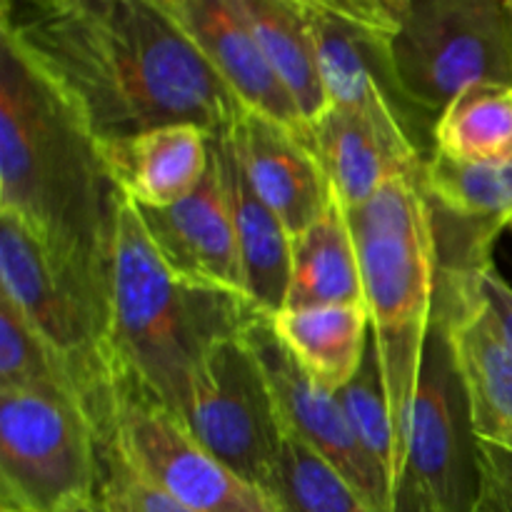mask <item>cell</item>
I'll list each match as a JSON object with an SVG mask.
<instances>
[{"label": "cell", "instance_id": "17", "mask_svg": "<svg viewBox=\"0 0 512 512\" xmlns=\"http://www.w3.org/2000/svg\"><path fill=\"white\" fill-rule=\"evenodd\" d=\"M138 213L155 250L175 275L245 295L233 210L215 153L208 175L193 195L170 208H138Z\"/></svg>", "mask_w": 512, "mask_h": 512}, {"label": "cell", "instance_id": "23", "mask_svg": "<svg viewBox=\"0 0 512 512\" xmlns=\"http://www.w3.org/2000/svg\"><path fill=\"white\" fill-rule=\"evenodd\" d=\"M233 5L263 48L270 68L293 95L305 123L313 125L330 103L305 0H233Z\"/></svg>", "mask_w": 512, "mask_h": 512}, {"label": "cell", "instance_id": "32", "mask_svg": "<svg viewBox=\"0 0 512 512\" xmlns=\"http://www.w3.org/2000/svg\"><path fill=\"white\" fill-rule=\"evenodd\" d=\"M505 5H508V15H510V55H512V3L510 0H505Z\"/></svg>", "mask_w": 512, "mask_h": 512}, {"label": "cell", "instance_id": "33", "mask_svg": "<svg viewBox=\"0 0 512 512\" xmlns=\"http://www.w3.org/2000/svg\"><path fill=\"white\" fill-rule=\"evenodd\" d=\"M0 512H10V510H0Z\"/></svg>", "mask_w": 512, "mask_h": 512}, {"label": "cell", "instance_id": "26", "mask_svg": "<svg viewBox=\"0 0 512 512\" xmlns=\"http://www.w3.org/2000/svg\"><path fill=\"white\" fill-rule=\"evenodd\" d=\"M345 418H348L350 430L358 440L360 450L368 455L370 463L383 473L393 490L395 478H398L400 458H398V440H395L393 418H390L388 390H385L383 370H380L378 348L370 335L368 350L360 373L335 393Z\"/></svg>", "mask_w": 512, "mask_h": 512}, {"label": "cell", "instance_id": "18", "mask_svg": "<svg viewBox=\"0 0 512 512\" xmlns=\"http://www.w3.org/2000/svg\"><path fill=\"white\" fill-rule=\"evenodd\" d=\"M230 138L248 183L283 220L290 238L308 230L333 205V185L300 135L240 105Z\"/></svg>", "mask_w": 512, "mask_h": 512}, {"label": "cell", "instance_id": "31", "mask_svg": "<svg viewBox=\"0 0 512 512\" xmlns=\"http://www.w3.org/2000/svg\"><path fill=\"white\" fill-rule=\"evenodd\" d=\"M68 512H105V510L100 508V505H98V500H95V503L80 505V508H73V510H68Z\"/></svg>", "mask_w": 512, "mask_h": 512}, {"label": "cell", "instance_id": "3", "mask_svg": "<svg viewBox=\"0 0 512 512\" xmlns=\"http://www.w3.org/2000/svg\"><path fill=\"white\" fill-rule=\"evenodd\" d=\"M260 315L245 295L175 275L155 250L138 208L123 200L110 315L118 400H145L180 418L210 350L243 335Z\"/></svg>", "mask_w": 512, "mask_h": 512}, {"label": "cell", "instance_id": "22", "mask_svg": "<svg viewBox=\"0 0 512 512\" xmlns=\"http://www.w3.org/2000/svg\"><path fill=\"white\" fill-rule=\"evenodd\" d=\"M270 323L300 368L328 393L343 390L363 368L370 343L365 305L283 310Z\"/></svg>", "mask_w": 512, "mask_h": 512}, {"label": "cell", "instance_id": "6", "mask_svg": "<svg viewBox=\"0 0 512 512\" xmlns=\"http://www.w3.org/2000/svg\"><path fill=\"white\" fill-rule=\"evenodd\" d=\"M478 450L450 323L435 308L403 465L393 485V512H475Z\"/></svg>", "mask_w": 512, "mask_h": 512}, {"label": "cell", "instance_id": "27", "mask_svg": "<svg viewBox=\"0 0 512 512\" xmlns=\"http://www.w3.org/2000/svg\"><path fill=\"white\" fill-rule=\"evenodd\" d=\"M0 390H45L78 398L73 378L28 320L0 295Z\"/></svg>", "mask_w": 512, "mask_h": 512}, {"label": "cell", "instance_id": "25", "mask_svg": "<svg viewBox=\"0 0 512 512\" xmlns=\"http://www.w3.org/2000/svg\"><path fill=\"white\" fill-rule=\"evenodd\" d=\"M265 493L280 512H373L335 465L293 435Z\"/></svg>", "mask_w": 512, "mask_h": 512}, {"label": "cell", "instance_id": "2", "mask_svg": "<svg viewBox=\"0 0 512 512\" xmlns=\"http://www.w3.org/2000/svg\"><path fill=\"white\" fill-rule=\"evenodd\" d=\"M123 200L98 140L0 38V213L28 228L58 278L108 328Z\"/></svg>", "mask_w": 512, "mask_h": 512}, {"label": "cell", "instance_id": "5", "mask_svg": "<svg viewBox=\"0 0 512 512\" xmlns=\"http://www.w3.org/2000/svg\"><path fill=\"white\" fill-rule=\"evenodd\" d=\"M100 435L65 393L0 390V510L68 512L98 500Z\"/></svg>", "mask_w": 512, "mask_h": 512}, {"label": "cell", "instance_id": "14", "mask_svg": "<svg viewBox=\"0 0 512 512\" xmlns=\"http://www.w3.org/2000/svg\"><path fill=\"white\" fill-rule=\"evenodd\" d=\"M310 148L343 208H360L390 180L425 163L393 103L380 93L360 108L328 105L310 125Z\"/></svg>", "mask_w": 512, "mask_h": 512}, {"label": "cell", "instance_id": "8", "mask_svg": "<svg viewBox=\"0 0 512 512\" xmlns=\"http://www.w3.org/2000/svg\"><path fill=\"white\" fill-rule=\"evenodd\" d=\"M398 88L438 118L463 90L512 85L505 0H408L390 40Z\"/></svg>", "mask_w": 512, "mask_h": 512}, {"label": "cell", "instance_id": "15", "mask_svg": "<svg viewBox=\"0 0 512 512\" xmlns=\"http://www.w3.org/2000/svg\"><path fill=\"white\" fill-rule=\"evenodd\" d=\"M480 278L483 273L470 278L438 275L435 308L450 323L475 438L512 453V353L485 305Z\"/></svg>", "mask_w": 512, "mask_h": 512}, {"label": "cell", "instance_id": "16", "mask_svg": "<svg viewBox=\"0 0 512 512\" xmlns=\"http://www.w3.org/2000/svg\"><path fill=\"white\" fill-rule=\"evenodd\" d=\"M243 108L275 120L310 145V125L275 75L233 0H160Z\"/></svg>", "mask_w": 512, "mask_h": 512}, {"label": "cell", "instance_id": "12", "mask_svg": "<svg viewBox=\"0 0 512 512\" xmlns=\"http://www.w3.org/2000/svg\"><path fill=\"white\" fill-rule=\"evenodd\" d=\"M245 340L258 355L265 378L273 388L285 435H293L335 465L370 510L393 512V490L383 473L360 450L338 398L320 388L300 368L298 360L273 330L268 315L253 320V325L245 330Z\"/></svg>", "mask_w": 512, "mask_h": 512}, {"label": "cell", "instance_id": "21", "mask_svg": "<svg viewBox=\"0 0 512 512\" xmlns=\"http://www.w3.org/2000/svg\"><path fill=\"white\" fill-rule=\"evenodd\" d=\"M330 305H365L358 248L338 195L323 218L293 238L285 298V310Z\"/></svg>", "mask_w": 512, "mask_h": 512}, {"label": "cell", "instance_id": "1", "mask_svg": "<svg viewBox=\"0 0 512 512\" xmlns=\"http://www.w3.org/2000/svg\"><path fill=\"white\" fill-rule=\"evenodd\" d=\"M0 38L98 143L173 123L220 133L240 110L160 0H0Z\"/></svg>", "mask_w": 512, "mask_h": 512}, {"label": "cell", "instance_id": "13", "mask_svg": "<svg viewBox=\"0 0 512 512\" xmlns=\"http://www.w3.org/2000/svg\"><path fill=\"white\" fill-rule=\"evenodd\" d=\"M440 275L493 268L495 238L512 223V158L458 163L433 153L423 170Z\"/></svg>", "mask_w": 512, "mask_h": 512}, {"label": "cell", "instance_id": "11", "mask_svg": "<svg viewBox=\"0 0 512 512\" xmlns=\"http://www.w3.org/2000/svg\"><path fill=\"white\" fill-rule=\"evenodd\" d=\"M113 448L120 458L195 512H280L268 493L225 468L168 410L120 398Z\"/></svg>", "mask_w": 512, "mask_h": 512}, {"label": "cell", "instance_id": "4", "mask_svg": "<svg viewBox=\"0 0 512 512\" xmlns=\"http://www.w3.org/2000/svg\"><path fill=\"white\" fill-rule=\"evenodd\" d=\"M423 170L425 163L390 180L360 208H345L400 465L438 298V248Z\"/></svg>", "mask_w": 512, "mask_h": 512}, {"label": "cell", "instance_id": "10", "mask_svg": "<svg viewBox=\"0 0 512 512\" xmlns=\"http://www.w3.org/2000/svg\"><path fill=\"white\" fill-rule=\"evenodd\" d=\"M405 3L408 0H305V10L328 103L360 108L373 95H385L423 158L430 160L435 125L423 120L430 113L415 108L400 93L390 55V40L403 20Z\"/></svg>", "mask_w": 512, "mask_h": 512}, {"label": "cell", "instance_id": "24", "mask_svg": "<svg viewBox=\"0 0 512 512\" xmlns=\"http://www.w3.org/2000/svg\"><path fill=\"white\" fill-rule=\"evenodd\" d=\"M433 148L458 163L512 158V85L480 83L463 90L435 118Z\"/></svg>", "mask_w": 512, "mask_h": 512}, {"label": "cell", "instance_id": "30", "mask_svg": "<svg viewBox=\"0 0 512 512\" xmlns=\"http://www.w3.org/2000/svg\"><path fill=\"white\" fill-rule=\"evenodd\" d=\"M480 293H483L485 305L493 313L495 325H498L500 335H503L505 345H508V350L512 353V285L493 265L480 278Z\"/></svg>", "mask_w": 512, "mask_h": 512}, {"label": "cell", "instance_id": "7", "mask_svg": "<svg viewBox=\"0 0 512 512\" xmlns=\"http://www.w3.org/2000/svg\"><path fill=\"white\" fill-rule=\"evenodd\" d=\"M0 295L28 320L58 355L100 443L113 438L118 413V378L110 350V328L80 300L50 265L38 240L13 215L0 213Z\"/></svg>", "mask_w": 512, "mask_h": 512}, {"label": "cell", "instance_id": "9", "mask_svg": "<svg viewBox=\"0 0 512 512\" xmlns=\"http://www.w3.org/2000/svg\"><path fill=\"white\" fill-rule=\"evenodd\" d=\"M178 420L225 468L268 490L280 465L285 428L273 388L245 333L210 350Z\"/></svg>", "mask_w": 512, "mask_h": 512}, {"label": "cell", "instance_id": "20", "mask_svg": "<svg viewBox=\"0 0 512 512\" xmlns=\"http://www.w3.org/2000/svg\"><path fill=\"white\" fill-rule=\"evenodd\" d=\"M210 143L228 188L240 263H243L245 295L260 313L275 318L285 310V298H288L293 238L283 220L260 200L253 185L248 183V175L230 138V128L213 133Z\"/></svg>", "mask_w": 512, "mask_h": 512}, {"label": "cell", "instance_id": "29", "mask_svg": "<svg viewBox=\"0 0 512 512\" xmlns=\"http://www.w3.org/2000/svg\"><path fill=\"white\" fill-rule=\"evenodd\" d=\"M480 495L475 512H512V453L480 443Z\"/></svg>", "mask_w": 512, "mask_h": 512}, {"label": "cell", "instance_id": "34", "mask_svg": "<svg viewBox=\"0 0 512 512\" xmlns=\"http://www.w3.org/2000/svg\"><path fill=\"white\" fill-rule=\"evenodd\" d=\"M510 230H512V223H510Z\"/></svg>", "mask_w": 512, "mask_h": 512}, {"label": "cell", "instance_id": "35", "mask_svg": "<svg viewBox=\"0 0 512 512\" xmlns=\"http://www.w3.org/2000/svg\"><path fill=\"white\" fill-rule=\"evenodd\" d=\"M510 3H512V0H510Z\"/></svg>", "mask_w": 512, "mask_h": 512}, {"label": "cell", "instance_id": "28", "mask_svg": "<svg viewBox=\"0 0 512 512\" xmlns=\"http://www.w3.org/2000/svg\"><path fill=\"white\" fill-rule=\"evenodd\" d=\"M98 505L105 512H195L148 478L135 473L113 443L100 450Z\"/></svg>", "mask_w": 512, "mask_h": 512}, {"label": "cell", "instance_id": "19", "mask_svg": "<svg viewBox=\"0 0 512 512\" xmlns=\"http://www.w3.org/2000/svg\"><path fill=\"white\" fill-rule=\"evenodd\" d=\"M213 133L193 123H173L130 138L100 143L105 165L135 208L163 210L198 190L210 170Z\"/></svg>", "mask_w": 512, "mask_h": 512}]
</instances>
